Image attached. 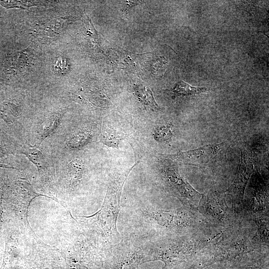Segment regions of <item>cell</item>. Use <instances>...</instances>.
Listing matches in <instances>:
<instances>
[{
    "mask_svg": "<svg viewBox=\"0 0 269 269\" xmlns=\"http://www.w3.org/2000/svg\"><path fill=\"white\" fill-rule=\"evenodd\" d=\"M222 269H269L268 257L258 259L246 257L239 261L223 266Z\"/></svg>",
    "mask_w": 269,
    "mask_h": 269,
    "instance_id": "14",
    "label": "cell"
},
{
    "mask_svg": "<svg viewBox=\"0 0 269 269\" xmlns=\"http://www.w3.org/2000/svg\"><path fill=\"white\" fill-rule=\"evenodd\" d=\"M255 224V235L251 239L252 243L259 250L260 247H269V213H261L249 217Z\"/></svg>",
    "mask_w": 269,
    "mask_h": 269,
    "instance_id": "13",
    "label": "cell"
},
{
    "mask_svg": "<svg viewBox=\"0 0 269 269\" xmlns=\"http://www.w3.org/2000/svg\"><path fill=\"white\" fill-rule=\"evenodd\" d=\"M225 191L213 187L202 194L197 208L213 227L225 230L239 225L240 217L227 205Z\"/></svg>",
    "mask_w": 269,
    "mask_h": 269,
    "instance_id": "6",
    "label": "cell"
},
{
    "mask_svg": "<svg viewBox=\"0 0 269 269\" xmlns=\"http://www.w3.org/2000/svg\"><path fill=\"white\" fill-rule=\"evenodd\" d=\"M123 135L119 132L107 128L102 130L99 136L101 142L110 146L118 147L120 141L122 139Z\"/></svg>",
    "mask_w": 269,
    "mask_h": 269,
    "instance_id": "18",
    "label": "cell"
},
{
    "mask_svg": "<svg viewBox=\"0 0 269 269\" xmlns=\"http://www.w3.org/2000/svg\"><path fill=\"white\" fill-rule=\"evenodd\" d=\"M173 135L172 128L170 126H163L156 129L154 133L155 139L160 142L169 141Z\"/></svg>",
    "mask_w": 269,
    "mask_h": 269,
    "instance_id": "20",
    "label": "cell"
},
{
    "mask_svg": "<svg viewBox=\"0 0 269 269\" xmlns=\"http://www.w3.org/2000/svg\"><path fill=\"white\" fill-rule=\"evenodd\" d=\"M135 163L128 170L117 174L109 181L101 208L89 216H75L74 220L84 237L96 246L106 249L119 243L122 238L117 229L123 187Z\"/></svg>",
    "mask_w": 269,
    "mask_h": 269,
    "instance_id": "1",
    "label": "cell"
},
{
    "mask_svg": "<svg viewBox=\"0 0 269 269\" xmlns=\"http://www.w3.org/2000/svg\"><path fill=\"white\" fill-rule=\"evenodd\" d=\"M207 90V88L193 87L183 81H180L175 85L172 91L177 96H189L200 94Z\"/></svg>",
    "mask_w": 269,
    "mask_h": 269,
    "instance_id": "16",
    "label": "cell"
},
{
    "mask_svg": "<svg viewBox=\"0 0 269 269\" xmlns=\"http://www.w3.org/2000/svg\"><path fill=\"white\" fill-rule=\"evenodd\" d=\"M241 161L233 182L226 191L232 198L233 211L240 218L246 188L253 173L254 166L247 153L241 150Z\"/></svg>",
    "mask_w": 269,
    "mask_h": 269,
    "instance_id": "11",
    "label": "cell"
},
{
    "mask_svg": "<svg viewBox=\"0 0 269 269\" xmlns=\"http://www.w3.org/2000/svg\"><path fill=\"white\" fill-rule=\"evenodd\" d=\"M28 167V161L22 155L15 154L13 160L11 161L0 159V168H11L20 172H24Z\"/></svg>",
    "mask_w": 269,
    "mask_h": 269,
    "instance_id": "17",
    "label": "cell"
},
{
    "mask_svg": "<svg viewBox=\"0 0 269 269\" xmlns=\"http://www.w3.org/2000/svg\"><path fill=\"white\" fill-rule=\"evenodd\" d=\"M21 144L0 128V158L17 154Z\"/></svg>",
    "mask_w": 269,
    "mask_h": 269,
    "instance_id": "15",
    "label": "cell"
},
{
    "mask_svg": "<svg viewBox=\"0 0 269 269\" xmlns=\"http://www.w3.org/2000/svg\"><path fill=\"white\" fill-rule=\"evenodd\" d=\"M66 247L68 269H102L105 250L94 245L83 235L74 238Z\"/></svg>",
    "mask_w": 269,
    "mask_h": 269,
    "instance_id": "9",
    "label": "cell"
},
{
    "mask_svg": "<svg viewBox=\"0 0 269 269\" xmlns=\"http://www.w3.org/2000/svg\"><path fill=\"white\" fill-rule=\"evenodd\" d=\"M136 95L142 100L143 103L153 110H158L159 106L155 101L151 90L143 85L135 87Z\"/></svg>",
    "mask_w": 269,
    "mask_h": 269,
    "instance_id": "19",
    "label": "cell"
},
{
    "mask_svg": "<svg viewBox=\"0 0 269 269\" xmlns=\"http://www.w3.org/2000/svg\"><path fill=\"white\" fill-rule=\"evenodd\" d=\"M164 159L159 168V176L165 190L177 198L183 206L197 209L202 193L196 190L180 174L178 164L170 159Z\"/></svg>",
    "mask_w": 269,
    "mask_h": 269,
    "instance_id": "7",
    "label": "cell"
},
{
    "mask_svg": "<svg viewBox=\"0 0 269 269\" xmlns=\"http://www.w3.org/2000/svg\"><path fill=\"white\" fill-rule=\"evenodd\" d=\"M147 237L131 233L104 250L102 269H139Z\"/></svg>",
    "mask_w": 269,
    "mask_h": 269,
    "instance_id": "5",
    "label": "cell"
},
{
    "mask_svg": "<svg viewBox=\"0 0 269 269\" xmlns=\"http://www.w3.org/2000/svg\"></svg>",
    "mask_w": 269,
    "mask_h": 269,
    "instance_id": "21",
    "label": "cell"
},
{
    "mask_svg": "<svg viewBox=\"0 0 269 269\" xmlns=\"http://www.w3.org/2000/svg\"><path fill=\"white\" fill-rule=\"evenodd\" d=\"M252 175L246 198L244 199L242 217L269 213L268 187L259 172L254 171Z\"/></svg>",
    "mask_w": 269,
    "mask_h": 269,
    "instance_id": "10",
    "label": "cell"
},
{
    "mask_svg": "<svg viewBox=\"0 0 269 269\" xmlns=\"http://www.w3.org/2000/svg\"><path fill=\"white\" fill-rule=\"evenodd\" d=\"M17 154L26 157L37 170L35 187L48 198L59 202L55 197V176L50 160L37 146L21 144Z\"/></svg>",
    "mask_w": 269,
    "mask_h": 269,
    "instance_id": "8",
    "label": "cell"
},
{
    "mask_svg": "<svg viewBox=\"0 0 269 269\" xmlns=\"http://www.w3.org/2000/svg\"><path fill=\"white\" fill-rule=\"evenodd\" d=\"M238 226L225 230L205 247L198 255L192 267L203 269L216 263L225 266L243 259L246 257V255L252 252L259 251L246 233L237 227Z\"/></svg>",
    "mask_w": 269,
    "mask_h": 269,
    "instance_id": "4",
    "label": "cell"
},
{
    "mask_svg": "<svg viewBox=\"0 0 269 269\" xmlns=\"http://www.w3.org/2000/svg\"><path fill=\"white\" fill-rule=\"evenodd\" d=\"M224 231L209 237L198 234L148 239L142 264L159 261L164 264L162 269H174L183 263H193L200 252Z\"/></svg>",
    "mask_w": 269,
    "mask_h": 269,
    "instance_id": "3",
    "label": "cell"
},
{
    "mask_svg": "<svg viewBox=\"0 0 269 269\" xmlns=\"http://www.w3.org/2000/svg\"><path fill=\"white\" fill-rule=\"evenodd\" d=\"M135 213L142 226L154 229L163 237L193 235L213 227L197 209L183 205L170 210L140 206Z\"/></svg>",
    "mask_w": 269,
    "mask_h": 269,
    "instance_id": "2",
    "label": "cell"
},
{
    "mask_svg": "<svg viewBox=\"0 0 269 269\" xmlns=\"http://www.w3.org/2000/svg\"><path fill=\"white\" fill-rule=\"evenodd\" d=\"M225 146V142L210 143L186 151H179L172 154L159 155L162 158L170 159L178 165H191L203 168Z\"/></svg>",
    "mask_w": 269,
    "mask_h": 269,
    "instance_id": "12",
    "label": "cell"
}]
</instances>
